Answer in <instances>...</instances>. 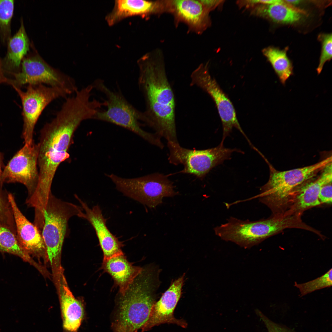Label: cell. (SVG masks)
Wrapping results in <instances>:
<instances>
[{
    "mask_svg": "<svg viewBox=\"0 0 332 332\" xmlns=\"http://www.w3.org/2000/svg\"><path fill=\"white\" fill-rule=\"evenodd\" d=\"M138 84L145 101L143 122L168 141L177 142L174 93L162 51L156 49L138 62Z\"/></svg>",
    "mask_w": 332,
    "mask_h": 332,
    "instance_id": "obj_1",
    "label": "cell"
},
{
    "mask_svg": "<svg viewBox=\"0 0 332 332\" xmlns=\"http://www.w3.org/2000/svg\"><path fill=\"white\" fill-rule=\"evenodd\" d=\"M79 125L73 117L61 114L56 115L42 128L38 143L39 172L37 189L39 192L47 193L51 191L58 166L69 157L68 151L73 143L74 133Z\"/></svg>",
    "mask_w": 332,
    "mask_h": 332,
    "instance_id": "obj_2",
    "label": "cell"
},
{
    "mask_svg": "<svg viewBox=\"0 0 332 332\" xmlns=\"http://www.w3.org/2000/svg\"><path fill=\"white\" fill-rule=\"evenodd\" d=\"M152 273L143 269L118 301L114 332H137L148 319L156 302Z\"/></svg>",
    "mask_w": 332,
    "mask_h": 332,
    "instance_id": "obj_3",
    "label": "cell"
},
{
    "mask_svg": "<svg viewBox=\"0 0 332 332\" xmlns=\"http://www.w3.org/2000/svg\"><path fill=\"white\" fill-rule=\"evenodd\" d=\"M264 159L269 166V177L267 183L261 187L258 197L261 203L271 210L273 215L282 214L287 211L291 195L295 190L332 162L331 156L310 165L279 171Z\"/></svg>",
    "mask_w": 332,
    "mask_h": 332,
    "instance_id": "obj_4",
    "label": "cell"
},
{
    "mask_svg": "<svg viewBox=\"0 0 332 332\" xmlns=\"http://www.w3.org/2000/svg\"><path fill=\"white\" fill-rule=\"evenodd\" d=\"M83 213L81 206L59 199L52 192L49 194L43 211L44 220L41 233L53 277L62 268L61 251L68 221L74 216L81 218Z\"/></svg>",
    "mask_w": 332,
    "mask_h": 332,
    "instance_id": "obj_5",
    "label": "cell"
},
{
    "mask_svg": "<svg viewBox=\"0 0 332 332\" xmlns=\"http://www.w3.org/2000/svg\"><path fill=\"white\" fill-rule=\"evenodd\" d=\"M296 224L294 216L285 214L255 221L231 217L226 223L215 227L214 231L223 240L248 247L285 229L294 228Z\"/></svg>",
    "mask_w": 332,
    "mask_h": 332,
    "instance_id": "obj_6",
    "label": "cell"
},
{
    "mask_svg": "<svg viewBox=\"0 0 332 332\" xmlns=\"http://www.w3.org/2000/svg\"><path fill=\"white\" fill-rule=\"evenodd\" d=\"M94 88L104 93L106 99L107 109H99L93 119L115 124L136 133L151 144L161 149L164 147L161 137L156 133L145 131L141 127L142 112L134 107L126 100L120 91H113L105 84L103 80L98 79L93 84Z\"/></svg>",
    "mask_w": 332,
    "mask_h": 332,
    "instance_id": "obj_7",
    "label": "cell"
},
{
    "mask_svg": "<svg viewBox=\"0 0 332 332\" xmlns=\"http://www.w3.org/2000/svg\"><path fill=\"white\" fill-rule=\"evenodd\" d=\"M107 176L124 195L151 208L162 203L164 197L178 194L174 190L172 182L162 174L155 173L132 178H123L113 173Z\"/></svg>",
    "mask_w": 332,
    "mask_h": 332,
    "instance_id": "obj_8",
    "label": "cell"
},
{
    "mask_svg": "<svg viewBox=\"0 0 332 332\" xmlns=\"http://www.w3.org/2000/svg\"><path fill=\"white\" fill-rule=\"evenodd\" d=\"M169 150L168 160L174 165L182 164V173L204 178L213 168L229 159L235 152H242L236 148H226L221 142L217 147L206 149L196 150L181 147L178 142L168 141Z\"/></svg>",
    "mask_w": 332,
    "mask_h": 332,
    "instance_id": "obj_9",
    "label": "cell"
},
{
    "mask_svg": "<svg viewBox=\"0 0 332 332\" xmlns=\"http://www.w3.org/2000/svg\"><path fill=\"white\" fill-rule=\"evenodd\" d=\"M19 96L22 103L23 127L22 136L25 144L34 141L33 136L35 125L43 110L54 100L65 97L71 94L63 89L47 86L44 84L28 85L24 92L13 85Z\"/></svg>",
    "mask_w": 332,
    "mask_h": 332,
    "instance_id": "obj_10",
    "label": "cell"
},
{
    "mask_svg": "<svg viewBox=\"0 0 332 332\" xmlns=\"http://www.w3.org/2000/svg\"><path fill=\"white\" fill-rule=\"evenodd\" d=\"M208 65L207 63L201 64L192 72L190 85L197 86L206 92L215 103L222 125L223 134L221 141L224 142L234 128L238 129L248 140L238 122L232 102L211 75Z\"/></svg>",
    "mask_w": 332,
    "mask_h": 332,
    "instance_id": "obj_11",
    "label": "cell"
},
{
    "mask_svg": "<svg viewBox=\"0 0 332 332\" xmlns=\"http://www.w3.org/2000/svg\"><path fill=\"white\" fill-rule=\"evenodd\" d=\"M12 74L14 79L10 80V84L19 88L27 84H44L63 89L71 94L77 90L73 79L55 69L37 55L25 57L20 71Z\"/></svg>",
    "mask_w": 332,
    "mask_h": 332,
    "instance_id": "obj_12",
    "label": "cell"
},
{
    "mask_svg": "<svg viewBox=\"0 0 332 332\" xmlns=\"http://www.w3.org/2000/svg\"><path fill=\"white\" fill-rule=\"evenodd\" d=\"M38 143L25 144L5 166L0 178L1 182H18L26 188L28 196L35 190L38 181L37 168Z\"/></svg>",
    "mask_w": 332,
    "mask_h": 332,
    "instance_id": "obj_13",
    "label": "cell"
},
{
    "mask_svg": "<svg viewBox=\"0 0 332 332\" xmlns=\"http://www.w3.org/2000/svg\"><path fill=\"white\" fill-rule=\"evenodd\" d=\"M15 223L16 235L21 246L30 255L36 257L40 262L48 261L46 249L41 231L31 223L18 208L12 194H8Z\"/></svg>",
    "mask_w": 332,
    "mask_h": 332,
    "instance_id": "obj_14",
    "label": "cell"
},
{
    "mask_svg": "<svg viewBox=\"0 0 332 332\" xmlns=\"http://www.w3.org/2000/svg\"><path fill=\"white\" fill-rule=\"evenodd\" d=\"M184 275L174 281L152 307L148 319L141 328L144 332L162 324H176L183 328L187 324L183 319L176 318L173 313L181 294Z\"/></svg>",
    "mask_w": 332,
    "mask_h": 332,
    "instance_id": "obj_15",
    "label": "cell"
},
{
    "mask_svg": "<svg viewBox=\"0 0 332 332\" xmlns=\"http://www.w3.org/2000/svg\"><path fill=\"white\" fill-rule=\"evenodd\" d=\"M166 10L173 15L176 25L183 23L189 31L198 34L210 24L209 12L200 0H166Z\"/></svg>",
    "mask_w": 332,
    "mask_h": 332,
    "instance_id": "obj_16",
    "label": "cell"
},
{
    "mask_svg": "<svg viewBox=\"0 0 332 332\" xmlns=\"http://www.w3.org/2000/svg\"><path fill=\"white\" fill-rule=\"evenodd\" d=\"M315 180H310L296 188L291 195L288 209L290 213L302 214L306 209L321 204L318 195L322 187L332 183V162L322 170Z\"/></svg>",
    "mask_w": 332,
    "mask_h": 332,
    "instance_id": "obj_17",
    "label": "cell"
},
{
    "mask_svg": "<svg viewBox=\"0 0 332 332\" xmlns=\"http://www.w3.org/2000/svg\"><path fill=\"white\" fill-rule=\"evenodd\" d=\"M75 197L81 204L84 213L81 218L88 220L94 229L103 254V260L124 253L121 249L123 245L110 231L106 225V219L98 205L90 208L77 195Z\"/></svg>",
    "mask_w": 332,
    "mask_h": 332,
    "instance_id": "obj_18",
    "label": "cell"
},
{
    "mask_svg": "<svg viewBox=\"0 0 332 332\" xmlns=\"http://www.w3.org/2000/svg\"><path fill=\"white\" fill-rule=\"evenodd\" d=\"M53 280L59 296L64 329L69 332H76L84 317L83 304L70 289L63 268Z\"/></svg>",
    "mask_w": 332,
    "mask_h": 332,
    "instance_id": "obj_19",
    "label": "cell"
},
{
    "mask_svg": "<svg viewBox=\"0 0 332 332\" xmlns=\"http://www.w3.org/2000/svg\"><path fill=\"white\" fill-rule=\"evenodd\" d=\"M164 13L163 0H119L115 1L112 11L106 17L109 25L111 26L129 16L143 17Z\"/></svg>",
    "mask_w": 332,
    "mask_h": 332,
    "instance_id": "obj_20",
    "label": "cell"
},
{
    "mask_svg": "<svg viewBox=\"0 0 332 332\" xmlns=\"http://www.w3.org/2000/svg\"><path fill=\"white\" fill-rule=\"evenodd\" d=\"M101 268L112 277L121 295L124 294L143 270L133 266L124 254L103 260Z\"/></svg>",
    "mask_w": 332,
    "mask_h": 332,
    "instance_id": "obj_21",
    "label": "cell"
},
{
    "mask_svg": "<svg viewBox=\"0 0 332 332\" xmlns=\"http://www.w3.org/2000/svg\"><path fill=\"white\" fill-rule=\"evenodd\" d=\"M7 42V51L2 61V66L3 69L12 74L20 71L22 61L29 49L30 41L22 19L18 30Z\"/></svg>",
    "mask_w": 332,
    "mask_h": 332,
    "instance_id": "obj_22",
    "label": "cell"
},
{
    "mask_svg": "<svg viewBox=\"0 0 332 332\" xmlns=\"http://www.w3.org/2000/svg\"><path fill=\"white\" fill-rule=\"evenodd\" d=\"M252 8V12L255 14L268 18L279 23H294L300 21L303 16L300 10L293 7L284 1L282 2L270 5H257Z\"/></svg>",
    "mask_w": 332,
    "mask_h": 332,
    "instance_id": "obj_23",
    "label": "cell"
},
{
    "mask_svg": "<svg viewBox=\"0 0 332 332\" xmlns=\"http://www.w3.org/2000/svg\"><path fill=\"white\" fill-rule=\"evenodd\" d=\"M0 251L19 256L36 268L43 275L47 270L35 262L23 248L17 236L16 232L9 227L0 224Z\"/></svg>",
    "mask_w": 332,
    "mask_h": 332,
    "instance_id": "obj_24",
    "label": "cell"
},
{
    "mask_svg": "<svg viewBox=\"0 0 332 332\" xmlns=\"http://www.w3.org/2000/svg\"><path fill=\"white\" fill-rule=\"evenodd\" d=\"M263 54L272 66L280 82L285 85L293 74V67L285 50L273 47L263 49Z\"/></svg>",
    "mask_w": 332,
    "mask_h": 332,
    "instance_id": "obj_25",
    "label": "cell"
},
{
    "mask_svg": "<svg viewBox=\"0 0 332 332\" xmlns=\"http://www.w3.org/2000/svg\"><path fill=\"white\" fill-rule=\"evenodd\" d=\"M14 3L13 0H0V34L5 41L11 37L10 26Z\"/></svg>",
    "mask_w": 332,
    "mask_h": 332,
    "instance_id": "obj_26",
    "label": "cell"
},
{
    "mask_svg": "<svg viewBox=\"0 0 332 332\" xmlns=\"http://www.w3.org/2000/svg\"><path fill=\"white\" fill-rule=\"evenodd\" d=\"M332 284V269L320 277L307 282L298 284L294 283V286L299 290L301 296L315 291L330 287Z\"/></svg>",
    "mask_w": 332,
    "mask_h": 332,
    "instance_id": "obj_27",
    "label": "cell"
},
{
    "mask_svg": "<svg viewBox=\"0 0 332 332\" xmlns=\"http://www.w3.org/2000/svg\"><path fill=\"white\" fill-rule=\"evenodd\" d=\"M2 185L0 183V224L16 231L12 209L8 195L6 196L2 189Z\"/></svg>",
    "mask_w": 332,
    "mask_h": 332,
    "instance_id": "obj_28",
    "label": "cell"
},
{
    "mask_svg": "<svg viewBox=\"0 0 332 332\" xmlns=\"http://www.w3.org/2000/svg\"><path fill=\"white\" fill-rule=\"evenodd\" d=\"M322 48L319 63L316 69L318 74L320 73L324 64L332 58V37L331 34H322L319 37Z\"/></svg>",
    "mask_w": 332,
    "mask_h": 332,
    "instance_id": "obj_29",
    "label": "cell"
},
{
    "mask_svg": "<svg viewBox=\"0 0 332 332\" xmlns=\"http://www.w3.org/2000/svg\"><path fill=\"white\" fill-rule=\"evenodd\" d=\"M255 312L264 323L268 332H294L290 329L273 322L259 310H256Z\"/></svg>",
    "mask_w": 332,
    "mask_h": 332,
    "instance_id": "obj_30",
    "label": "cell"
},
{
    "mask_svg": "<svg viewBox=\"0 0 332 332\" xmlns=\"http://www.w3.org/2000/svg\"><path fill=\"white\" fill-rule=\"evenodd\" d=\"M332 188V183L322 187L318 195V199L321 204H331Z\"/></svg>",
    "mask_w": 332,
    "mask_h": 332,
    "instance_id": "obj_31",
    "label": "cell"
},
{
    "mask_svg": "<svg viewBox=\"0 0 332 332\" xmlns=\"http://www.w3.org/2000/svg\"><path fill=\"white\" fill-rule=\"evenodd\" d=\"M200 1L204 7L209 13L215 9L223 1L221 0H200Z\"/></svg>",
    "mask_w": 332,
    "mask_h": 332,
    "instance_id": "obj_32",
    "label": "cell"
},
{
    "mask_svg": "<svg viewBox=\"0 0 332 332\" xmlns=\"http://www.w3.org/2000/svg\"><path fill=\"white\" fill-rule=\"evenodd\" d=\"M2 61L0 58V84L3 83L9 84L10 79H8L4 75Z\"/></svg>",
    "mask_w": 332,
    "mask_h": 332,
    "instance_id": "obj_33",
    "label": "cell"
},
{
    "mask_svg": "<svg viewBox=\"0 0 332 332\" xmlns=\"http://www.w3.org/2000/svg\"><path fill=\"white\" fill-rule=\"evenodd\" d=\"M3 160V155L2 153L0 152V178L4 168V166ZM0 183H2L0 181Z\"/></svg>",
    "mask_w": 332,
    "mask_h": 332,
    "instance_id": "obj_34",
    "label": "cell"
},
{
    "mask_svg": "<svg viewBox=\"0 0 332 332\" xmlns=\"http://www.w3.org/2000/svg\"><path fill=\"white\" fill-rule=\"evenodd\" d=\"M284 1L285 3H287L288 4L291 6V5H297V4H299V3H300V2L301 1L297 0H284Z\"/></svg>",
    "mask_w": 332,
    "mask_h": 332,
    "instance_id": "obj_35",
    "label": "cell"
}]
</instances>
